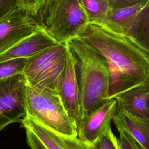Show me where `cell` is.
I'll return each mask as SVG.
<instances>
[{
	"label": "cell",
	"mask_w": 149,
	"mask_h": 149,
	"mask_svg": "<svg viewBox=\"0 0 149 149\" xmlns=\"http://www.w3.org/2000/svg\"><path fill=\"white\" fill-rule=\"evenodd\" d=\"M116 128L119 133L118 140L120 149H143L125 129L120 127Z\"/></svg>",
	"instance_id": "d6986e66"
},
{
	"label": "cell",
	"mask_w": 149,
	"mask_h": 149,
	"mask_svg": "<svg viewBox=\"0 0 149 149\" xmlns=\"http://www.w3.org/2000/svg\"><path fill=\"white\" fill-rule=\"evenodd\" d=\"M117 108L116 100L108 99L83 116L77 127V137L88 146L95 144L111 125Z\"/></svg>",
	"instance_id": "ba28073f"
},
{
	"label": "cell",
	"mask_w": 149,
	"mask_h": 149,
	"mask_svg": "<svg viewBox=\"0 0 149 149\" xmlns=\"http://www.w3.org/2000/svg\"><path fill=\"white\" fill-rule=\"evenodd\" d=\"M43 26L23 8L17 9L0 20V54Z\"/></svg>",
	"instance_id": "52a82bcc"
},
{
	"label": "cell",
	"mask_w": 149,
	"mask_h": 149,
	"mask_svg": "<svg viewBox=\"0 0 149 149\" xmlns=\"http://www.w3.org/2000/svg\"><path fill=\"white\" fill-rule=\"evenodd\" d=\"M22 7L21 0H0V20Z\"/></svg>",
	"instance_id": "ffe728a7"
},
{
	"label": "cell",
	"mask_w": 149,
	"mask_h": 149,
	"mask_svg": "<svg viewBox=\"0 0 149 149\" xmlns=\"http://www.w3.org/2000/svg\"><path fill=\"white\" fill-rule=\"evenodd\" d=\"M61 1L62 0H44L42 8L40 12L41 16V20L43 21L44 23L53 12L56 5Z\"/></svg>",
	"instance_id": "7402d4cb"
},
{
	"label": "cell",
	"mask_w": 149,
	"mask_h": 149,
	"mask_svg": "<svg viewBox=\"0 0 149 149\" xmlns=\"http://www.w3.org/2000/svg\"><path fill=\"white\" fill-rule=\"evenodd\" d=\"M149 82L141 84L117 95L118 107L133 115L149 119Z\"/></svg>",
	"instance_id": "4fadbf2b"
},
{
	"label": "cell",
	"mask_w": 149,
	"mask_h": 149,
	"mask_svg": "<svg viewBox=\"0 0 149 149\" xmlns=\"http://www.w3.org/2000/svg\"><path fill=\"white\" fill-rule=\"evenodd\" d=\"M26 115L58 133L77 137V127L58 94L27 84Z\"/></svg>",
	"instance_id": "3957f363"
},
{
	"label": "cell",
	"mask_w": 149,
	"mask_h": 149,
	"mask_svg": "<svg viewBox=\"0 0 149 149\" xmlns=\"http://www.w3.org/2000/svg\"><path fill=\"white\" fill-rule=\"evenodd\" d=\"M88 24L79 0H62L43 25L58 42L67 43Z\"/></svg>",
	"instance_id": "5b68a950"
},
{
	"label": "cell",
	"mask_w": 149,
	"mask_h": 149,
	"mask_svg": "<svg viewBox=\"0 0 149 149\" xmlns=\"http://www.w3.org/2000/svg\"><path fill=\"white\" fill-rule=\"evenodd\" d=\"M69 45L58 42L27 59L22 74L27 84L58 94L59 82L67 61Z\"/></svg>",
	"instance_id": "277c9868"
},
{
	"label": "cell",
	"mask_w": 149,
	"mask_h": 149,
	"mask_svg": "<svg viewBox=\"0 0 149 149\" xmlns=\"http://www.w3.org/2000/svg\"><path fill=\"white\" fill-rule=\"evenodd\" d=\"M95 144L100 149H120L118 138L113 134L111 125L107 128Z\"/></svg>",
	"instance_id": "ac0fdd59"
},
{
	"label": "cell",
	"mask_w": 149,
	"mask_h": 149,
	"mask_svg": "<svg viewBox=\"0 0 149 149\" xmlns=\"http://www.w3.org/2000/svg\"><path fill=\"white\" fill-rule=\"evenodd\" d=\"M88 23L101 25L111 10L108 0H79Z\"/></svg>",
	"instance_id": "2e32d148"
},
{
	"label": "cell",
	"mask_w": 149,
	"mask_h": 149,
	"mask_svg": "<svg viewBox=\"0 0 149 149\" xmlns=\"http://www.w3.org/2000/svg\"><path fill=\"white\" fill-rule=\"evenodd\" d=\"M27 59H13L0 62V79L22 73Z\"/></svg>",
	"instance_id": "e0dca14e"
},
{
	"label": "cell",
	"mask_w": 149,
	"mask_h": 149,
	"mask_svg": "<svg viewBox=\"0 0 149 149\" xmlns=\"http://www.w3.org/2000/svg\"><path fill=\"white\" fill-rule=\"evenodd\" d=\"M111 10L120 8L122 7L133 5L144 0H108Z\"/></svg>",
	"instance_id": "cb8c5ba5"
},
{
	"label": "cell",
	"mask_w": 149,
	"mask_h": 149,
	"mask_svg": "<svg viewBox=\"0 0 149 149\" xmlns=\"http://www.w3.org/2000/svg\"><path fill=\"white\" fill-rule=\"evenodd\" d=\"M26 133L27 143L31 149H47L32 132L26 129Z\"/></svg>",
	"instance_id": "603a6c76"
},
{
	"label": "cell",
	"mask_w": 149,
	"mask_h": 149,
	"mask_svg": "<svg viewBox=\"0 0 149 149\" xmlns=\"http://www.w3.org/2000/svg\"><path fill=\"white\" fill-rule=\"evenodd\" d=\"M127 36L149 52V0L139 13Z\"/></svg>",
	"instance_id": "9a60e30c"
},
{
	"label": "cell",
	"mask_w": 149,
	"mask_h": 149,
	"mask_svg": "<svg viewBox=\"0 0 149 149\" xmlns=\"http://www.w3.org/2000/svg\"><path fill=\"white\" fill-rule=\"evenodd\" d=\"M21 123L22 126L32 132L47 149H89L88 146L78 137L58 133L28 116L23 118Z\"/></svg>",
	"instance_id": "8fae6325"
},
{
	"label": "cell",
	"mask_w": 149,
	"mask_h": 149,
	"mask_svg": "<svg viewBox=\"0 0 149 149\" xmlns=\"http://www.w3.org/2000/svg\"><path fill=\"white\" fill-rule=\"evenodd\" d=\"M100 52L111 72L108 99L149 82V52L126 35L88 23L77 36Z\"/></svg>",
	"instance_id": "6da1fadb"
},
{
	"label": "cell",
	"mask_w": 149,
	"mask_h": 149,
	"mask_svg": "<svg viewBox=\"0 0 149 149\" xmlns=\"http://www.w3.org/2000/svg\"><path fill=\"white\" fill-rule=\"evenodd\" d=\"M147 105H148V108L149 109V97H148V104H147Z\"/></svg>",
	"instance_id": "484cf974"
},
{
	"label": "cell",
	"mask_w": 149,
	"mask_h": 149,
	"mask_svg": "<svg viewBox=\"0 0 149 149\" xmlns=\"http://www.w3.org/2000/svg\"><path fill=\"white\" fill-rule=\"evenodd\" d=\"M147 1L144 0L133 5L111 10L100 26L115 33L127 36L139 13Z\"/></svg>",
	"instance_id": "5bb4252c"
},
{
	"label": "cell",
	"mask_w": 149,
	"mask_h": 149,
	"mask_svg": "<svg viewBox=\"0 0 149 149\" xmlns=\"http://www.w3.org/2000/svg\"><path fill=\"white\" fill-rule=\"evenodd\" d=\"M26 89L22 73L0 79V131L26 116Z\"/></svg>",
	"instance_id": "8992f818"
},
{
	"label": "cell",
	"mask_w": 149,
	"mask_h": 149,
	"mask_svg": "<svg viewBox=\"0 0 149 149\" xmlns=\"http://www.w3.org/2000/svg\"><path fill=\"white\" fill-rule=\"evenodd\" d=\"M21 3L22 7L36 17L42 8L44 0H21Z\"/></svg>",
	"instance_id": "44dd1931"
},
{
	"label": "cell",
	"mask_w": 149,
	"mask_h": 149,
	"mask_svg": "<svg viewBox=\"0 0 149 149\" xmlns=\"http://www.w3.org/2000/svg\"><path fill=\"white\" fill-rule=\"evenodd\" d=\"M68 44L75 59L82 118L108 100L111 72L103 55L79 37Z\"/></svg>",
	"instance_id": "7a4b0ae2"
},
{
	"label": "cell",
	"mask_w": 149,
	"mask_h": 149,
	"mask_svg": "<svg viewBox=\"0 0 149 149\" xmlns=\"http://www.w3.org/2000/svg\"><path fill=\"white\" fill-rule=\"evenodd\" d=\"M112 121L116 127L125 129L143 149H149V119L118 107Z\"/></svg>",
	"instance_id": "7c38bea8"
},
{
	"label": "cell",
	"mask_w": 149,
	"mask_h": 149,
	"mask_svg": "<svg viewBox=\"0 0 149 149\" xmlns=\"http://www.w3.org/2000/svg\"><path fill=\"white\" fill-rule=\"evenodd\" d=\"M58 42L43 26L0 54V62L9 59L29 58L56 45Z\"/></svg>",
	"instance_id": "30bf717a"
},
{
	"label": "cell",
	"mask_w": 149,
	"mask_h": 149,
	"mask_svg": "<svg viewBox=\"0 0 149 149\" xmlns=\"http://www.w3.org/2000/svg\"><path fill=\"white\" fill-rule=\"evenodd\" d=\"M88 148H89V149H100V148L95 144H93V145L88 146Z\"/></svg>",
	"instance_id": "d4e9b609"
},
{
	"label": "cell",
	"mask_w": 149,
	"mask_h": 149,
	"mask_svg": "<svg viewBox=\"0 0 149 149\" xmlns=\"http://www.w3.org/2000/svg\"><path fill=\"white\" fill-rule=\"evenodd\" d=\"M58 94L69 115L77 127L81 119L80 92L76 76L75 59L69 47L65 69L58 86Z\"/></svg>",
	"instance_id": "9c48e42d"
}]
</instances>
